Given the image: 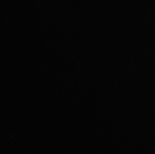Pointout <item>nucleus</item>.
<instances>
[]
</instances>
